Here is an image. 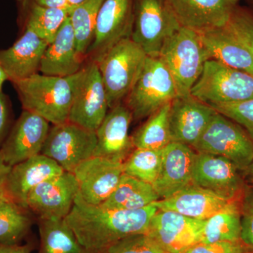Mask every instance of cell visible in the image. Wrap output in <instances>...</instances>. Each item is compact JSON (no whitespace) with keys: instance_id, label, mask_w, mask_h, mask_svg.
<instances>
[{"instance_id":"6da1fadb","label":"cell","mask_w":253,"mask_h":253,"mask_svg":"<svg viewBox=\"0 0 253 253\" xmlns=\"http://www.w3.org/2000/svg\"><path fill=\"white\" fill-rule=\"evenodd\" d=\"M157 211L154 204L135 211L109 209L88 204L78 194L65 221L86 252L106 253L124 238L146 234Z\"/></svg>"},{"instance_id":"7a4b0ae2","label":"cell","mask_w":253,"mask_h":253,"mask_svg":"<svg viewBox=\"0 0 253 253\" xmlns=\"http://www.w3.org/2000/svg\"><path fill=\"white\" fill-rule=\"evenodd\" d=\"M84 71V66L76 74L64 77L38 73L12 83L23 110L36 113L52 125H59L68 121L75 94Z\"/></svg>"},{"instance_id":"3957f363","label":"cell","mask_w":253,"mask_h":253,"mask_svg":"<svg viewBox=\"0 0 253 253\" xmlns=\"http://www.w3.org/2000/svg\"><path fill=\"white\" fill-rule=\"evenodd\" d=\"M158 56L172 75L179 96L190 95L210 59L199 33L183 27L165 41Z\"/></svg>"},{"instance_id":"277c9868","label":"cell","mask_w":253,"mask_h":253,"mask_svg":"<svg viewBox=\"0 0 253 253\" xmlns=\"http://www.w3.org/2000/svg\"><path fill=\"white\" fill-rule=\"evenodd\" d=\"M148 55L131 38L120 41L98 62L109 109L121 104L135 84Z\"/></svg>"},{"instance_id":"5b68a950","label":"cell","mask_w":253,"mask_h":253,"mask_svg":"<svg viewBox=\"0 0 253 253\" xmlns=\"http://www.w3.org/2000/svg\"><path fill=\"white\" fill-rule=\"evenodd\" d=\"M190 95L209 106L253 99V76L209 59Z\"/></svg>"},{"instance_id":"8992f818","label":"cell","mask_w":253,"mask_h":253,"mask_svg":"<svg viewBox=\"0 0 253 253\" xmlns=\"http://www.w3.org/2000/svg\"><path fill=\"white\" fill-rule=\"evenodd\" d=\"M179 96L172 75L159 56H148L142 71L126 98L133 119L149 118Z\"/></svg>"},{"instance_id":"52a82bcc","label":"cell","mask_w":253,"mask_h":253,"mask_svg":"<svg viewBox=\"0 0 253 253\" xmlns=\"http://www.w3.org/2000/svg\"><path fill=\"white\" fill-rule=\"evenodd\" d=\"M192 148L197 153L227 158L241 172L253 161V141L247 131L217 111Z\"/></svg>"},{"instance_id":"ba28073f","label":"cell","mask_w":253,"mask_h":253,"mask_svg":"<svg viewBox=\"0 0 253 253\" xmlns=\"http://www.w3.org/2000/svg\"><path fill=\"white\" fill-rule=\"evenodd\" d=\"M181 28L168 0H134L131 39L150 56H158L165 41Z\"/></svg>"},{"instance_id":"9c48e42d","label":"cell","mask_w":253,"mask_h":253,"mask_svg":"<svg viewBox=\"0 0 253 253\" xmlns=\"http://www.w3.org/2000/svg\"><path fill=\"white\" fill-rule=\"evenodd\" d=\"M96 143V131L68 121L50 126L41 154L54 160L65 172L73 173L94 156Z\"/></svg>"},{"instance_id":"30bf717a","label":"cell","mask_w":253,"mask_h":253,"mask_svg":"<svg viewBox=\"0 0 253 253\" xmlns=\"http://www.w3.org/2000/svg\"><path fill=\"white\" fill-rule=\"evenodd\" d=\"M134 0H104L95 25L94 40L86 57L98 63L110 49L131 38Z\"/></svg>"},{"instance_id":"8fae6325","label":"cell","mask_w":253,"mask_h":253,"mask_svg":"<svg viewBox=\"0 0 253 253\" xmlns=\"http://www.w3.org/2000/svg\"><path fill=\"white\" fill-rule=\"evenodd\" d=\"M206 220L173 211H160L150 221L146 234L165 253H186L200 244Z\"/></svg>"},{"instance_id":"7c38bea8","label":"cell","mask_w":253,"mask_h":253,"mask_svg":"<svg viewBox=\"0 0 253 253\" xmlns=\"http://www.w3.org/2000/svg\"><path fill=\"white\" fill-rule=\"evenodd\" d=\"M192 184L229 201H241L246 186L242 172L234 163L205 153L196 154Z\"/></svg>"},{"instance_id":"4fadbf2b","label":"cell","mask_w":253,"mask_h":253,"mask_svg":"<svg viewBox=\"0 0 253 253\" xmlns=\"http://www.w3.org/2000/svg\"><path fill=\"white\" fill-rule=\"evenodd\" d=\"M73 99L69 122L96 131L108 113L107 96L98 63L89 61Z\"/></svg>"},{"instance_id":"5bb4252c","label":"cell","mask_w":253,"mask_h":253,"mask_svg":"<svg viewBox=\"0 0 253 253\" xmlns=\"http://www.w3.org/2000/svg\"><path fill=\"white\" fill-rule=\"evenodd\" d=\"M79 188L73 173L64 172L43 181L28 194L26 208L37 219H65Z\"/></svg>"},{"instance_id":"9a60e30c","label":"cell","mask_w":253,"mask_h":253,"mask_svg":"<svg viewBox=\"0 0 253 253\" xmlns=\"http://www.w3.org/2000/svg\"><path fill=\"white\" fill-rule=\"evenodd\" d=\"M50 123L36 113L23 110L0 148V157L12 167L41 154Z\"/></svg>"},{"instance_id":"2e32d148","label":"cell","mask_w":253,"mask_h":253,"mask_svg":"<svg viewBox=\"0 0 253 253\" xmlns=\"http://www.w3.org/2000/svg\"><path fill=\"white\" fill-rule=\"evenodd\" d=\"M84 201L101 206L117 187L124 174L123 163L92 156L83 161L73 172Z\"/></svg>"},{"instance_id":"e0dca14e","label":"cell","mask_w":253,"mask_h":253,"mask_svg":"<svg viewBox=\"0 0 253 253\" xmlns=\"http://www.w3.org/2000/svg\"><path fill=\"white\" fill-rule=\"evenodd\" d=\"M237 0H168L181 27L201 33L229 22Z\"/></svg>"},{"instance_id":"ac0fdd59","label":"cell","mask_w":253,"mask_h":253,"mask_svg":"<svg viewBox=\"0 0 253 253\" xmlns=\"http://www.w3.org/2000/svg\"><path fill=\"white\" fill-rule=\"evenodd\" d=\"M217 111L191 95L178 96L171 103L169 126L172 142L192 147Z\"/></svg>"},{"instance_id":"d6986e66","label":"cell","mask_w":253,"mask_h":253,"mask_svg":"<svg viewBox=\"0 0 253 253\" xmlns=\"http://www.w3.org/2000/svg\"><path fill=\"white\" fill-rule=\"evenodd\" d=\"M110 110L96 129L97 143L93 156L124 163L134 149L129 134L132 113L122 103Z\"/></svg>"},{"instance_id":"ffe728a7","label":"cell","mask_w":253,"mask_h":253,"mask_svg":"<svg viewBox=\"0 0 253 253\" xmlns=\"http://www.w3.org/2000/svg\"><path fill=\"white\" fill-rule=\"evenodd\" d=\"M196 154L191 146L178 142L163 149L161 169L153 184L160 199H168L192 184Z\"/></svg>"},{"instance_id":"44dd1931","label":"cell","mask_w":253,"mask_h":253,"mask_svg":"<svg viewBox=\"0 0 253 253\" xmlns=\"http://www.w3.org/2000/svg\"><path fill=\"white\" fill-rule=\"evenodd\" d=\"M64 172L54 160L42 154L15 165L6 178V199L26 208V200L32 190Z\"/></svg>"},{"instance_id":"7402d4cb","label":"cell","mask_w":253,"mask_h":253,"mask_svg":"<svg viewBox=\"0 0 253 253\" xmlns=\"http://www.w3.org/2000/svg\"><path fill=\"white\" fill-rule=\"evenodd\" d=\"M8 49L0 50V65L11 83L26 79L39 73L48 43L29 28Z\"/></svg>"},{"instance_id":"603a6c76","label":"cell","mask_w":253,"mask_h":253,"mask_svg":"<svg viewBox=\"0 0 253 253\" xmlns=\"http://www.w3.org/2000/svg\"><path fill=\"white\" fill-rule=\"evenodd\" d=\"M84 59L78 52L74 30L68 16L54 41L48 44L39 72L45 76H72L83 69Z\"/></svg>"},{"instance_id":"cb8c5ba5","label":"cell","mask_w":253,"mask_h":253,"mask_svg":"<svg viewBox=\"0 0 253 253\" xmlns=\"http://www.w3.org/2000/svg\"><path fill=\"white\" fill-rule=\"evenodd\" d=\"M217 194L190 184L168 199L154 203L160 211H173L194 219L207 220L231 203Z\"/></svg>"},{"instance_id":"d4e9b609","label":"cell","mask_w":253,"mask_h":253,"mask_svg":"<svg viewBox=\"0 0 253 253\" xmlns=\"http://www.w3.org/2000/svg\"><path fill=\"white\" fill-rule=\"evenodd\" d=\"M210 59L253 76V57L227 24L199 33Z\"/></svg>"},{"instance_id":"484cf974","label":"cell","mask_w":253,"mask_h":253,"mask_svg":"<svg viewBox=\"0 0 253 253\" xmlns=\"http://www.w3.org/2000/svg\"><path fill=\"white\" fill-rule=\"evenodd\" d=\"M17 6L23 27L29 28L49 44L69 15L67 9L47 7L32 0H17Z\"/></svg>"},{"instance_id":"4316f807","label":"cell","mask_w":253,"mask_h":253,"mask_svg":"<svg viewBox=\"0 0 253 253\" xmlns=\"http://www.w3.org/2000/svg\"><path fill=\"white\" fill-rule=\"evenodd\" d=\"M161 200L152 184L123 174L119 184L102 207L122 211H135Z\"/></svg>"},{"instance_id":"83f0119b","label":"cell","mask_w":253,"mask_h":253,"mask_svg":"<svg viewBox=\"0 0 253 253\" xmlns=\"http://www.w3.org/2000/svg\"><path fill=\"white\" fill-rule=\"evenodd\" d=\"M39 229L38 253H88L65 219H37Z\"/></svg>"},{"instance_id":"f1b7e54d","label":"cell","mask_w":253,"mask_h":253,"mask_svg":"<svg viewBox=\"0 0 253 253\" xmlns=\"http://www.w3.org/2000/svg\"><path fill=\"white\" fill-rule=\"evenodd\" d=\"M241 203L234 201L206 220L201 244L241 240Z\"/></svg>"},{"instance_id":"f546056e","label":"cell","mask_w":253,"mask_h":253,"mask_svg":"<svg viewBox=\"0 0 253 253\" xmlns=\"http://www.w3.org/2000/svg\"><path fill=\"white\" fill-rule=\"evenodd\" d=\"M34 215L28 209L8 199L0 202V243L21 244L28 239L34 224Z\"/></svg>"},{"instance_id":"4dcf8cb0","label":"cell","mask_w":253,"mask_h":253,"mask_svg":"<svg viewBox=\"0 0 253 253\" xmlns=\"http://www.w3.org/2000/svg\"><path fill=\"white\" fill-rule=\"evenodd\" d=\"M171 103L153 113L131 136L134 149L163 150L172 142L169 126Z\"/></svg>"},{"instance_id":"1f68e13d","label":"cell","mask_w":253,"mask_h":253,"mask_svg":"<svg viewBox=\"0 0 253 253\" xmlns=\"http://www.w3.org/2000/svg\"><path fill=\"white\" fill-rule=\"evenodd\" d=\"M104 0H84L69 11V18L74 30L78 52L86 57L94 40L95 25Z\"/></svg>"},{"instance_id":"d6a6232c","label":"cell","mask_w":253,"mask_h":253,"mask_svg":"<svg viewBox=\"0 0 253 253\" xmlns=\"http://www.w3.org/2000/svg\"><path fill=\"white\" fill-rule=\"evenodd\" d=\"M162 155L163 150L135 148L123 163L124 173L153 185L161 169Z\"/></svg>"},{"instance_id":"836d02e7","label":"cell","mask_w":253,"mask_h":253,"mask_svg":"<svg viewBox=\"0 0 253 253\" xmlns=\"http://www.w3.org/2000/svg\"><path fill=\"white\" fill-rule=\"evenodd\" d=\"M211 107L242 126L253 141V99L235 104L214 105Z\"/></svg>"},{"instance_id":"e575fe53","label":"cell","mask_w":253,"mask_h":253,"mask_svg":"<svg viewBox=\"0 0 253 253\" xmlns=\"http://www.w3.org/2000/svg\"><path fill=\"white\" fill-rule=\"evenodd\" d=\"M106 253H165L146 234L124 238L113 245Z\"/></svg>"},{"instance_id":"d590c367","label":"cell","mask_w":253,"mask_h":253,"mask_svg":"<svg viewBox=\"0 0 253 253\" xmlns=\"http://www.w3.org/2000/svg\"><path fill=\"white\" fill-rule=\"evenodd\" d=\"M227 26L249 50L253 57V15L236 7Z\"/></svg>"},{"instance_id":"8d00e7d4","label":"cell","mask_w":253,"mask_h":253,"mask_svg":"<svg viewBox=\"0 0 253 253\" xmlns=\"http://www.w3.org/2000/svg\"><path fill=\"white\" fill-rule=\"evenodd\" d=\"M241 239L253 248V186L246 184L241 203Z\"/></svg>"},{"instance_id":"74e56055","label":"cell","mask_w":253,"mask_h":253,"mask_svg":"<svg viewBox=\"0 0 253 253\" xmlns=\"http://www.w3.org/2000/svg\"><path fill=\"white\" fill-rule=\"evenodd\" d=\"M186 253H253V248L245 244L241 239L213 244L200 243Z\"/></svg>"},{"instance_id":"f35d334b","label":"cell","mask_w":253,"mask_h":253,"mask_svg":"<svg viewBox=\"0 0 253 253\" xmlns=\"http://www.w3.org/2000/svg\"><path fill=\"white\" fill-rule=\"evenodd\" d=\"M11 109L7 96L0 89V148L9 134L11 126Z\"/></svg>"},{"instance_id":"ab89813d","label":"cell","mask_w":253,"mask_h":253,"mask_svg":"<svg viewBox=\"0 0 253 253\" xmlns=\"http://www.w3.org/2000/svg\"><path fill=\"white\" fill-rule=\"evenodd\" d=\"M36 249V243L28 240L24 244H4L0 243V253H31Z\"/></svg>"},{"instance_id":"60d3db41","label":"cell","mask_w":253,"mask_h":253,"mask_svg":"<svg viewBox=\"0 0 253 253\" xmlns=\"http://www.w3.org/2000/svg\"><path fill=\"white\" fill-rule=\"evenodd\" d=\"M11 168L5 164L3 160L0 157V202H1L3 200L6 199V181Z\"/></svg>"},{"instance_id":"b9f144b4","label":"cell","mask_w":253,"mask_h":253,"mask_svg":"<svg viewBox=\"0 0 253 253\" xmlns=\"http://www.w3.org/2000/svg\"><path fill=\"white\" fill-rule=\"evenodd\" d=\"M32 1L36 2V4L47 6V7L68 9V0H32Z\"/></svg>"},{"instance_id":"7bdbcfd3","label":"cell","mask_w":253,"mask_h":253,"mask_svg":"<svg viewBox=\"0 0 253 253\" xmlns=\"http://www.w3.org/2000/svg\"><path fill=\"white\" fill-rule=\"evenodd\" d=\"M243 176H244V180L246 181V184L249 186H253V161L249 168L242 172Z\"/></svg>"},{"instance_id":"ee69618b","label":"cell","mask_w":253,"mask_h":253,"mask_svg":"<svg viewBox=\"0 0 253 253\" xmlns=\"http://www.w3.org/2000/svg\"><path fill=\"white\" fill-rule=\"evenodd\" d=\"M8 78L5 73L4 69L0 65V89H2V85L5 81H7Z\"/></svg>"},{"instance_id":"f6af8a7d","label":"cell","mask_w":253,"mask_h":253,"mask_svg":"<svg viewBox=\"0 0 253 253\" xmlns=\"http://www.w3.org/2000/svg\"><path fill=\"white\" fill-rule=\"evenodd\" d=\"M84 1V0H68V11L72 9L73 8H74L75 6L81 4L82 1Z\"/></svg>"},{"instance_id":"bcb514c9","label":"cell","mask_w":253,"mask_h":253,"mask_svg":"<svg viewBox=\"0 0 253 253\" xmlns=\"http://www.w3.org/2000/svg\"><path fill=\"white\" fill-rule=\"evenodd\" d=\"M237 1H239V0H237Z\"/></svg>"}]
</instances>
